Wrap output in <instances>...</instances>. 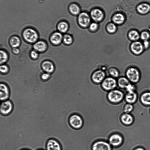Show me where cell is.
<instances>
[{"mask_svg": "<svg viewBox=\"0 0 150 150\" xmlns=\"http://www.w3.org/2000/svg\"><path fill=\"white\" fill-rule=\"evenodd\" d=\"M125 95L121 90L114 89L108 92L107 98L111 103L114 104L118 103L124 99Z\"/></svg>", "mask_w": 150, "mask_h": 150, "instance_id": "6da1fadb", "label": "cell"}, {"mask_svg": "<svg viewBox=\"0 0 150 150\" xmlns=\"http://www.w3.org/2000/svg\"><path fill=\"white\" fill-rule=\"evenodd\" d=\"M69 122L70 126L73 128L78 129L82 127L83 121L82 117L80 115L74 113L69 117Z\"/></svg>", "mask_w": 150, "mask_h": 150, "instance_id": "7a4b0ae2", "label": "cell"}, {"mask_svg": "<svg viewBox=\"0 0 150 150\" xmlns=\"http://www.w3.org/2000/svg\"><path fill=\"white\" fill-rule=\"evenodd\" d=\"M23 35L24 39L30 43L35 42L38 38V34L36 31L30 28L25 29L23 31Z\"/></svg>", "mask_w": 150, "mask_h": 150, "instance_id": "3957f363", "label": "cell"}, {"mask_svg": "<svg viewBox=\"0 0 150 150\" xmlns=\"http://www.w3.org/2000/svg\"><path fill=\"white\" fill-rule=\"evenodd\" d=\"M91 18L88 12L83 11L78 16L77 21L79 25L83 28L89 26L91 22Z\"/></svg>", "mask_w": 150, "mask_h": 150, "instance_id": "277c9868", "label": "cell"}, {"mask_svg": "<svg viewBox=\"0 0 150 150\" xmlns=\"http://www.w3.org/2000/svg\"><path fill=\"white\" fill-rule=\"evenodd\" d=\"M108 142L112 147H118L123 143V138L120 134L115 133L110 136Z\"/></svg>", "mask_w": 150, "mask_h": 150, "instance_id": "5b68a950", "label": "cell"}, {"mask_svg": "<svg viewBox=\"0 0 150 150\" xmlns=\"http://www.w3.org/2000/svg\"><path fill=\"white\" fill-rule=\"evenodd\" d=\"M117 85L116 81L114 78L112 77H108L105 79L101 83L103 89L107 91L115 89Z\"/></svg>", "mask_w": 150, "mask_h": 150, "instance_id": "8992f818", "label": "cell"}, {"mask_svg": "<svg viewBox=\"0 0 150 150\" xmlns=\"http://www.w3.org/2000/svg\"><path fill=\"white\" fill-rule=\"evenodd\" d=\"M13 104L10 100L2 101L0 105V113L3 116H7L11 113L13 109Z\"/></svg>", "mask_w": 150, "mask_h": 150, "instance_id": "52a82bcc", "label": "cell"}, {"mask_svg": "<svg viewBox=\"0 0 150 150\" xmlns=\"http://www.w3.org/2000/svg\"><path fill=\"white\" fill-rule=\"evenodd\" d=\"M112 148L108 142L100 140L93 144L91 149L92 150H112Z\"/></svg>", "mask_w": 150, "mask_h": 150, "instance_id": "ba28073f", "label": "cell"}, {"mask_svg": "<svg viewBox=\"0 0 150 150\" xmlns=\"http://www.w3.org/2000/svg\"><path fill=\"white\" fill-rule=\"evenodd\" d=\"M127 78L129 81L133 83H136L140 79V74L138 70L135 68L130 67L126 72Z\"/></svg>", "mask_w": 150, "mask_h": 150, "instance_id": "9c48e42d", "label": "cell"}, {"mask_svg": "<svg viewBox=\"0 0 150 150\" xmlns=\"http://www.w3.org/2000/svg\"><path fill=\"white\" fill-rule=\"evenodd\" d=\"M91 18L96 22H100L104 19L105 14L101 9L96 8L92 9L90 12Z\"/></svg>", "mask_w": 150, "mask_h": 150, "instance_id": "30bf717a", "label": "cell"}, {"mask_svg": "<svg viewBox=\"0 0 150 150\" xmlns=\"http://www.w3.org/2000/svg\"><path fill=\"white\" fill-rule=\"evenodd\" d=\"M46 150H62L61 143L57 140L53 138L49 139L46 142Z\"/></svg>", "mask_w": 150, "mask_h": 150, "instance_id": "8fae6325", "label": "cell"}, {"mask_svg": "<svg viewBox=\"0 0 150 150\" xmlns=\"http://www.w3.org/2000/svg\"><path fill=\"white\" fill-rule=\"evenodd\" d=\"M143 45L137 41L133 42L130 45V49L132 52L134 54L139 55L141 54L144 50Z\"/></svg>", "mask_w": 150, "mask_h": 150, "instance_id": "7c38bea8", "label": "cell"}, {"mask_svg": "<svg viewBox=\"0 0 150 150\" xmlns=\"http://www.w3.org/2000/svg\"><path fill=\"white\" fill-rule=\"evenodd\" d=\"M105 75V73L103 71L98 70L95 71L93 73L92 79L94 82L99 83L104 80Z\"/></svg>", "mask_w": 150, "mask_h": 150, "instance_id": "4fadbf2b", "label": "cell"}, {"mask_svg": "<svg viewBox=\"0 0 150 150\" xmlns=\"http://www.w3.org/2000/svg\"><path fill=\"white\" fill-rule=\"evenodd\" d=\"M0 100L4 101L8 99L10 96V92L7 86L3 83L0 84Z\"/></svg>", "mask_w": 150, "mask_h": 150, "instance_id": "5bb4252c", "label": "cell"}, {"mask_svg": "<svg viewBox=\"0 0 150 150\" xmlns=\"http://www.w3.org/2000/svg\"><path fill=\"white\" fill-rule=\"evenodd\" d=\"M120 119L123 124L127 126L131 125L134 121L133 117L131 114L124 113L121 115Z\"/></svg>", "mask_w": 150, "mask_h": 150, "instance_id": "9a60e30c", "label": "cell"}, {"mask_svg": "<svg viewBox=\"0 0 150 150\" xmlns=\"http://www.w3.org/2000/svg\"><path fill=\"white\" fill-rule=\"evenodd\" d=\"M138 95L134 91L127 92L125 95L124 99L127 103L133 104L137 100Z\"/></svg>", "mask_w": 150, "mask_h": 150, "instance_id": "2e32d148", "label": "cell"}, {"mask_svg": "<svg viewBox=\"0 0 150 150\" xmlns=\"http://www.w3.org/2000/svg\"><path fill=\"white\" fill-rule=\"evenodd\" d=\"M63 38V37L61 33L55 32L52 35L50 38V40L53 44L58 45L61 43Z\"/></svg>", "mask_w": 150, "mask_h": 150, "instance_id": "e0dca14e", "label": "cell"}, {"mask_svg": "<svg viewBox=\"0 0 150 150\" xmlns=\"http://www.w3.org/2000/svg\"><path fill=\"white\" fill-rule=\"evenodd\" d=\"M68 8L69 12L73 15L77 16L80 13V7L76 3H73L71 4L69 6Z\"/></svg>", "mask_w": 150, "mask_h": 150, "instance_id": "ac0fdd59", "label": "cell"}, {"mask_svg": "<svg viewBox=\"0 0 150 150\" xmlns=\"http://www.w3.org/2000/svg\"><path fill=\"white\" fill-rule=\"evenodd\" d=\"M33 47L35 51L42 52L46 49L47 45L46 43L43 41H39L34 44Z\"/></svg>", "mask_w": 150, "mask_h": 150, "instance_id": "d6986e66", "label": "cell"}, {"mask_svg": "<svg viewBox=\"0 0 150 150\" xmlns=\"http://www.w3.org/2000/svg\"><path fill=\"white\" fill-rule=\"evenodd\" d=\"M42 67L43 69L48 73L52 72L54 70V67L52 62L45 61L42 62Z\"/></svg>", "mask_w": 150, "mask_h": 150, "instance_id": "ffe728a7", "label": "cell"}, {"mask_svg": "<svg viewBox=\"0 0 150 150\" xmlns=\"http://www.w3.org/2000/svg\"><path fill=\"white\" fill-rule=\"evenodd\" d=\"M141 102L145 105L150 106V92L142 94L140 98Z\"/></svg>", "mask_w": 150, "mask_h": 150, "instance_id": "44dd1931", "label": "cell"}, {"mask_svg": "<svg viewBox=\"0 0 150 150\" xmlns=\"http://www.w3.org/2000/svg\"><path fill=\"white\" fill-rule=\"evenodd\" d=\"M125 20V17L120 13L114 14L112 18V21L115 24L120 25L123 23Z\"/></svg>", "mask_w": 150, "mask_h": 150, "instance_id": "7402d4cb", "label": "cell"}, {"mask_svg": "<svg viewBox=\"0 0 150 150\" xmlns=\"http://www.w3.org/2000/svg\"><path fill=\"white\" fill-rule=\"evenodd\" d=\"M130 83L128 79L123 77L120 78L117 81L118 86L122 89H125Z\"/></svg>", "mask_w": 150, "mask_h": 150, "instance_id": "603a6c76", "label": "cell"}, {"mask_svg": "<svg viewBox=\"0 0 150 150\" xmlns=\"http://www.w3.org/2000/svg\"><path fill=\"white\" fill-rule=\"evenodd\" d=\"M137 10L140 13L144 14L147 13L150 10V6L146 3H142L137 6Z\"/></svg>", "mask_w": 150, "mask_h": 150, "instance_id": "cb8c5ba5", "label": "cell"}, {"mask_svg": "<svg viewBox=\"0 0 150 150\" xmlns=\"http://www.w3.org/2000/svg\"><path fill=\"white\" fill-rule=\"evenodd\" d=\"M57 27L59 32L62 33H65L69 28V25L67 22L62 21L59 23Z\"/></svg>", "mask_w": 150, "mask_h": 150, "instance_id": "d4e9b609", "label": "cell"}, {"mask_svg": "<svg viewBox=\"0 0 150 150\" xmlns=\"http://www.w3.org/2000/svg\"><path fill=\"white\" fill-rule=\"evenodd\" d=\"M21 41L20 39L17 36H13L9 40L11 46L13 48H17L20 45Z\"/></svg>", "mask_w": 150, "mask_h": 150, "instance_id": "484cf974", "label": "cell"}, {"mask_svg": "<svg viewBox=\"0 0 150 150\" xmlns=\"http://www.w3.org/2000/svg\"><path fill=\"white\" fill-rule=\"evenodd\" d=\"M128 35L129 39L134 41H137L140 38L139 33L135 30L130 31L129 32Z\"/></svg>", "mask_w": 150, "mask_h": 150, "instance_id": "4316f807", "label": "cell"}, {"mask_svg": "<svg viewBox=\"0 0 150 150\" xmlns=\"http://www.w3.org/2000/svg\"><path fill=\"white\" fill-rule=\"evenodd\" d=\"M106 29L108 32L111 34L115 33L117 29L115 24L112 22L110 23L107 25Z\"/></svg>", "mask_w": 150, "mask_h": 150, "instance_id": "83f0119b", "label": "cell"}, {"mask_svg": "<svg viewBox=\"0 0 150 150\" xmlns=\"http://www.w3.org/2000/svg\"><path fill=\"white\" fill-rule=\"evenodd\" d=\"M63 40L64 43L67 45L71 44L73 42L72 36L69 34H66L63 37Z\"/></svg>", "mask_w": 150, "mask_h": 150, "instance_id": "f1b7e54d", "label": "cell"}, {"mask_svg": "<svg viewBox=\"0 0 150 150\" xmlns=\"http://www.w3.org/2000/svg\"><path fill=\"white\" fill-rule=\"evenodd\" d=\"M134 106L133 104L126 103L123 108V111L124 113L130 114L133 110Z\"/></svg>", "mask_w": 150, "mask_h": 150, "instance_id": "f546056e", "label": "cell"}, {"mask_svg": "<svg viewBox=\"0 0 150 150\" xmlns=\"http://www.w3.org/2000/svg\"><path fill=\"white\" fill-rule=\"evenodd\" d=\"M0 64H1L6 62L8 59V55L6 52L3 50H1L0 52Z\"/></svg>", "mask_w": 150, "mask_h": 150, "instance_id": "4dcf8cb0", "label": "cell"}, {"mask_svg": "<svg viewBox=\"0 0 150 150\" xmlns=\"http://www.w3.org/2000/svg\"><path fill=\"white\" fill-rule=\"evenodd\" d=\"M110 74L113 77H118L119 75V71L117 69L114 67H112L109 69L108 71Z\"/></svg>", "mask_w": 150, "mask_h": 150, "instance_id": "1f68e13d", "label": "cell"}, {"mask_svg": "<svg viewBox=\"0 0 150 150\" xmlns=\"http://www.w3.org/2000/svg\"><path fill=\"white\" fill-rule=\"evenodd\" d=\"M99 24L96 22L91 23L89 26V29L92 32H94L98 30V28Z\"/></svg>", "mask_w": 150, "mask_h": 150, "instance_id": "d6a6232c", "label": "cell"}, {"mask_svg": "<svg viewBox=\"0 0 150 150\" xmlns=\"http://www.w3.org/2000/svg\"><path fill=\"white\" fill-rule=\"evenodd\" d=\"M150 37V34L146 31L143 32L140 35L141 38L144 41L148 40Z\"/></svg>", "mask_w": 150, "mask_h": 150, "instance_id": "836d02e7", "label": "cell"}, {"mask_svg": "<svg viewBox=\"0 0 150 150\" xmlns=\"http://www.w3.org/2000/svg\"><path fill=\"white\" fill-rule=\"evenodd\" d=\"M125 89L127 92H132L134 91L135 88L133 85L130 83Z\"/></svg>", "mask_w": 150, "mask_h": 150, "instance_id": "e575fe53", "label": "cell"}, {"mask_svg": "<svg viewBox=\"0 0 150 150\" xmlns=\"http://www.w3.org/2000/svg\"><path fill=\"white\" fill-rule=\"evenodd\" d=\"M8 67L5 65H2L0 66V70L1 72L3 73H6L8 71Z\"/></svg>", "mask_w": 150, "mask_h": 150, "instance_id": "d590c367", "label": "cell"}, {"mask_svg": "<svg viewBox=\"0 0 150 150\" xmlns=\"http://www.w3.org/2000/svg\"><path fill=\"white\" fill-rule=\"evenodd\" d=\"M30 55L32 58L35 59L38 58V54L36 51L33 50L30 52Z\"/></svg>", "mask_w": 150, "mask_h": 150, "instance_id": "8d00e7d4", "label": "cell"}, {"mask_svg": "<svg viewBox=\"0 0 150 150\" xmlns=\"http://www.w3.org/2000/svg\"><path fill=\"white\" fill-rule=\"evenodd\" d=\"M50 77V75L48 73H45L43 74L41 77L42 79L44 80H46L47 79Z\"/></svg>", "mask_w": 150, "mask_h": 150, "instance_id": "74e56055", "label": "cell"}, {"mask_svg": "<svg viewBox=\"0 0 150 150\" xmlns=\"http://www.w3.org/2000/svg\"><path fill=\"white\" fill-rule=\"evenodd\" d=\"M143 45L144 48H148L149 46V42L148 40L144 41Z\"/></svg>", "mask_w": 150, "mask_h": 150, "instance_id": "f35d334b", "label": "cell"}, {"mask_svg": "<svg viewBox=\"0 0 150 150\" xmlns=\"http://www.w3.org/2000/svg\"><path fill=\"white\" fill-rule=\"evenodd\" d=\"M19 51V50L17 48H13V52L15 54H18Z\"/></svg>", "mask_w": 150, "mask_h": 150, "instance_id": "ab89813d", "label": "cell"}, {"mask_svg": "<svg viewBox=\"0 0 150 150\" xmlns=\"http://www.w3.org/2000/svg\"><path fill=\"white\" fill-rule=\"evenodd\" d=\"M133 150H145V149L142 147H139L134 149Z\"/></svg>", "mask_w": 150, "mask_h": 150, "instance_id": "60d3db41", "label": "cell"}, {"mask_svg": "<svg viewBox=\"0 0 150 150\" xmlns=\"http://www.w3.org/2000/svg\"><path fill=\"white\" fill-rule=\"evenodd\" d=\"M37 150H44V149H38Z\"/></svg>", "mask_w": 150, "mask_h": 150, "instance_id": "b9f144b4", "label": "cell"}, {"mask_svg": "<svg viewBox=\"0 0 150 150\" xmlns=\"http://www.w3.org/2000/svg\"><path fill=\"white\" fill-rule=\"evenodd\" d=\"M21 150H28V149H22Z\"/></svg>", "mask_w": 150, "mask_h": 150, "instance_id": "7bdbcfd3", "label": "cell"}, {"mask_svg": "<svg viewBox=\"0 0 150 150\" xmlns=\"http://www.w3.org/2000/svg\"></svg>", "mask_w": 150, "mask_h": 150, "instance_id": "ee69618b", "label": "cell"}]
</instances>
